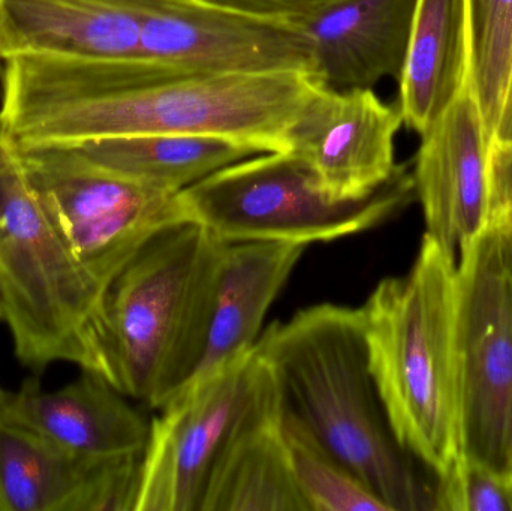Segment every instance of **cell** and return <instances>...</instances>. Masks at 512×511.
I'll list each match as a JSON object with an SVG mask.
<instances>
[{
  "label": "cell",
  "mask_w": 512,
  "mask_h": 511,
  "mask_svg": "<svg viewBox=\"0 0 512 511\" xmlns=\"http://www.w3.org/2000/svg\"><path fill=\"white\" fill-rule=\"evenodd\" d=\"M457 267L463 453L512 473V257L504 224L490 222Z\"/></svg>",
  "instance_id": "ba28073f"
},
{
  "label": "cell",
  "mask_w": 512,
  "mask_h": 511,
  "mask_svg": "<svg viewBox=\"0 0 512 511\" xmlns=\"http://www.w3.org/2000/svg\"><path fill=\"white\" fill-rule=\"evenodd\" d=\"M415 195L430 237L456 258L489 227V143L468 90L421 135Z\"/></svg>",
  "instance_id": "4fadbf2b"
},
{
  "label": "cell",
  "mask_w": 512,
  "mask_h": 511,
  "mask_svg": "<svg viewBox=\"0 0 512 511\" xmlns=\"http://www.w3.org/2000/svg\"><path fill=\"white\" fill-rule=\"evenodd\" d=\"M224 245L197 222L168 225L105 288L99 351L105 378L129 399L161 410L191 383Z\"/></svg>",
  "instance_id": "3957f363"
},
{
  "label": "cell",
  "mask_w": 512,
  "mask_h": 511,
  "mask_svg": "<svg viewBox=\"0 0 512 511\" xmlns=\"http://www.w3.org/2000/svg\"><path fill=\"white\" fill-rule=\"evenodd\" d=\"M282 432L295 483L309 511H390L378 495L283 408Z\"/></svg>",
  "instance_id": "7402d4cb"
},
{
  "label": "cell",
  "mask_w": 512,
  "mask_h": 511,
  "mask_svg": "<svg viewBox=\"0 0 512 511\" xmlns=\"http://www.w3.org/2000/svg\"><path fill=\"white\" fill-rule=\"evenodd\" d=\"M489 188L490 222L512 219V144L489 147Z\"/></svg>",
  "instance_id": "d4e9b609"
},
{
  "label": "cell",
  "mask_w": 512,
  "mask_h": 511,
  "mask_svg": "<svg viewBox=\"0 0 512 511\" xmlns=\"http://www.w3.org/2000/svg\"><path fill=\"white\" fill-rule=\"evenodd\" d=\"M0 60H3V42H2V38H0Z\"/></svg>",
  "instance_id": "f546056e"
},
{
  "label": "cell",
  "mask_w": 512,
  "mask_h": 511,
  "mask_svg": "<svg viewBox=\"0 0 512 511\" xmlns=\"http://www.w3.org/2000/svg\"><path fill=\"white\" fill-rule=\"evenodd\" d=\"M397 81L403 125L423 135L468 90L466 0H417Z\"/></svg>",
  "instance_id": "d6986e66"
},
{
  "label": "cell",
  "mask_w": 512,
  "mask_h": 511,
  "mask_svg": "<svg viewBox=\"0 0 512 511\" xmlns=\"http://www.w3.org/2000/svg\"><path fill=\"white\" fill-rule=\"evenodd\" d=\"M3 57L144 59L138 17L122 0H0Z\"/></svg>",
  "instance_id": "e0dca14e"
},
{
  "label": "cell",
  "mask_w": 512,
  "mask_h": 511,
  "mask_svg": "<svg viewBox=\"0 0 512 511\" xmlns=\"http://www.w3.org/2000/svg\"><path fill=\"white\" fill-rule=\"evenodd\" d=\"M306 248L291 242L225 243L206 347L189 384L254 350L265 315Z\"/></svg>",
  "instance_id": "2e32d148"
},
{
  "label": "cell",
  "mask_w": 512,
  "mask_h": 511,
  "mask_svg": "<svg viewBox=\"0 0 512 511\" xmlns=\"http://www.w3.org/2000/svg\"><path fill=\"white\" fill-rule=\"evenodd\" d=\"M0 287L5 321L24 365L42 371L71 362L105 378L96 333L104 293L60 239L2 129Z\"/></svg>",
  "instance_id": "5b68a950"
},
{
  "label": "cell",
  "mask_w": 512,
  "mask_h": 511,
  "mask_svg": "<svg viewBox=\"0 0 512 511\" xmlns=\"http://www.w3.org/2000/svg\"><path fill=\"white\" fill-rule=\"evenodd\" d=\"M492 222H501V224H504V227L507 228L508 240H510V249H511V257H512V219H508V221H492Z\"/></svg>",
  "instance_id": "4316f807"
},
{
  "label": "cell",
  "mask_w": 512,
  "mask_h": 511,
  "mask_svg": "<svg viewBox=\"0 0 512 511\" xmlns=\"http://www.w3.org/2000/svg\"><path fill=\"white\" fill-rule=\"evenodd\" d=\"M360 314L391 431L441 479L463 453L456 258L424 234L411 270L382 279Z\"/></svg>",
  "instance_id": "7a4b0ae2"
},
{
  "label": "cell",
  "mask_w": 512,
  "mask_h": 511,
  "mask_svg": "<svg viewBox=\"0 0 512 511\" xmlns=\"http://www.w3.org/2000/svg\"><path fill=\"white\" fill-rule=\"evenodd\" d=\"M200 511H309L283 440L276 384L219 455Z\"/></svg>",
  "instance_id": "ac0fdd59"
},
{
  "label": "cell",
  "mask_w": 512,
  "mask_h": 511,
  "mask_svg": "<svg viewBox=\"0 0 512 511\" xmlns=\"http://www.w3.org/2000/svg\"><path fill=\"white\" fill-rule=\"evenodd\" d=\"M325 86L312 72L186 75L86 98L0 110L18 149L138 134L221 135L285 152V137Z\"/></svg>",
  "instance_id": "277c9868"
},
{
  "label": "cell",
  "mask_w": 512,
  "mask_h": 511,
  "mask_svg": "<svg viewBox=\"0 0 512 511\" xmlns=\"http://www.w3.org/2000/svg\"><path fill=\"white\" fill-rule=\"evenodd\" d=\"M417 0H339L298 23L313 47L315 74L333 89L399 80Z\"/></svg>",
  "instance_id": "9a60e30c"
},
{
  "label": "cell",
  "mask_w": 512,
  "mask_h": 511,
  "mask_svg": "<svg viewBox=\"0 0 512 511\" xmlns=\"http://www.w3.org/2000/svg\"><path fill=\"white\" fill-rule=\"evenodd\" d=\"M273 386L254 348L158 410L150 420L135 511H200L219 455Z\"/></svg>",
  "instance_id": "9c48e42d"
},
{
  "label": "cell",
  "mask_w": 512,
  "mask_h": 511,
  "mask_svg": "<svg viewBox=\"0 0 512 511\" xmlns=\"http://www.w3.org/2000/svg\"><path fill=\"white\" fill-rule=\"evenodd\" d=\"M143 455L95 459L0 423V510L135 511Z\"/></svg>",
  "instance_id": "7c38bea8"
},
{
  "label": "cell",
  "mask_w": 512,
  "mask_h": 511,
  "mask_svg": "<svg viewBox=\"0 0 512 511\" xmlns=\"http://www.w3.org/2000/svg\"><path fill=\"white\" fill-rule=\"evenodd\" d=\"M2 27H3V12H2V5H0V38H2Z\"/></svg>",
  "instance_id": "f1b7e54d"
},
{
  "label": "cell",
  "mask_w": 512,
  "mask_h": 511,
  "mask_svg": "<svg viewBox=\"0 0 512 511\" xmlns=\"http://www.w3.org/2000/svg\"><path fill=\"white\" fill-rule=\"evenodd\" d=\"M191 221L225 243L333 242L393 218L414 200V177L400 165L378 191L334 201L306 162L288 152L246 158L179 192Z\"/></svg>",
  "instance_id": "8992f818"
},
{
  "label": "cell",
  "mask_w": 512,
  "mask_h": 511,
  "mask_svg": "<svg viewBox=\"0 0 512 511\" xmlns=\"http://www.w3.org/2000/svg\"><path fill=\"white\" fill-rule=\"evenodd\" d=\"M255 351L280 404L390 511L436 510V483L421 476L391 431L369 366L360 308L321 303L274 321Z\"/></svg>",
  "instance_id": "6da1fadb"
},
{
  "label": "cell",
  "mask_w": 512,
  "mask_h": 511,
  "mask_svg": "<svg viewBox=\"0 0 512 511\" xmlns=\"http://www.w3.org/2000/svg\"><path fill=\"white\" fill-rule=\"evenodd\" d=\"M17 150L42 209L102 293L159 230L191 221L179 194L110 170L75 147Z\"/></svg>",
  "instance_id": "52a82bcc"
},
{
  "label": "cell",
  "mask_w": 512,
  "mask_h": 511,
  "mask_svg": "<svg viewBox=\"0 0 512 511\" xmlns=\"http://www.w3.org/2000/svg\"><path fill=\"white\" fill-rule=\"evenodd\" d=\"M468 92L489 147L512 144V0H466Z\"/></svg>",
  "instance_id": "44dd1931"
},
{
  "label": "cell",
  "mask_w": 512,
  "mask_h": 511,
  "mask_svg": "<svg viewBox=\"0 0 512 511\" xmlns=\"http://www.w3.org/2000/svg\"><path fill=\"white\" fill-rule=\"evenodd\" d=\"M98 164L159 191L179 194L204 177L251 156L254 144L221 135L138 134L65 144Z\"/></svg>",
  "instance_id": "ffe728a7"
},
{
  "label": "cell",
  "mask_w": 512,
  "mask_h": 511,
  "mask_svg": "<svg viewBox=\"0 0 512 511\" xmlns=\"http://www.w3.org/2000/svg\"><path fill=\"white\" fill-rule=\"evenodd\" d=\"M122 2L138 17L144 59L173 71L315 74L312 42L298 24L240 14L203 0Z\"/></svg>",
  "instance_id": "30bf717a"
},
{
  "label": "cell",
  "mask_w": 512,
  "mask_h": 511,
  "mask_svg": "<svg viewBox=\"0 0 512 511\" xmlns=\"http://www.w3.org/2000/svg\"><path fill=\"white\" fill-rule=\"evenodd\" d=\"M9 393L0 389V423L8 419Z\"/></svg>",
  "instance_id": "484cf974"
},
{
  "label": "cell",
  "mask_w": 512,
  "mask_h": 511,
  "mask_svg": "<svg viewBox=\"0 0 512 511\" xmlns=\"http://www.w3.org/2000/svg\"><path fill=\"white\" fill-rule=\"evenodd\" d=\"M240 14L298 24L339 0H203Z\"/></svg>",
  "instance_id": "cb8c5ba5"
},
{
  "label": "cell",
  "mask_w": 512,
  "mask_h": 511,
  "mask_svg": "<svg viewBox=\"0 0 512 511\" xmlns=\"http://www.w3.org/2000/svg\"><path fill=\"white\" fill-rule=\"evenodd\" d=\"M8 419L86 458L143 455L150 437L149 420L129 404L128 396L90 371L54 392L27 381L9 393Z\"/></svg>",
  "instance_id": "5bb4252c"
},
{
  "label": "cell",
  "mask_w": 512,
  "mask_h": 511,
  "mask_svg": "<svg viewBox=\"0 0 512 511\" xmlns=\"http://www.w3.org/2000/svg\"><path fill=\"white\" fill-rule=\"evenodd\" d=\"M5 299H3L2 287H0V321L5 320Z\"/></svg>",
  "instance_id": "83f0119b"
},
{
  "label": "cell",
  "mask_w": 512,
  "mask_h": 511,
  "mask_svg": "<svg viewBox=\"0 0 512 511\" xmlns=\"http://www.w3.org/2000/svg\"><path fill=\"white\" fill-rule=\"evenodd\" d=\"M436 510L512 511V473L462 453L436 480Z\"/></svg>",
  "instance_id": "603a6c76"
},
{
  "label": "cell",
  "mask_w": 512,
  "mask_h": 511,
  "mask_svg": "<svg viewBox=\"0 0 512 511\" xmlns=\"http://www.w3.org/2000/svg\"><path fill=\"white\" fill-rule=\"evenodd\" d=\"M402 125L397 101L387 104L372 89L322 86L286 132V150L306 162L328 198L361 200L399 170L394 140Z\"/></svg>",
  "instance_id": "8fae6325"
}]
</instances>
